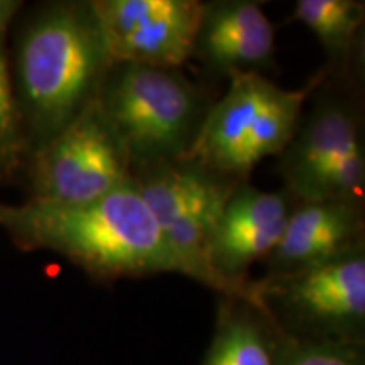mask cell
I'll use <instances>...</instances> for the list:
<instances>
[{"label": "cell", "instance_id": "1", "mask_svg": "<svg viewBox=\"0 0 365 365\" xmlns=\"http://www.w3.org/2000/svg\"><path fill=\"white\" fill-rule=\"evenodd\" d=\"M0 225L24 249L65 255L98 281L180 272L132 181L81 205H0Z\"/></svg>", "mask_w": 365, "mask_h": 365}, {"label": "cell", "instance_id": "2", "mask_svg": "<svg viewBox=\"0 0 365 365\" xmlns=\"http://www.w3.org/2000/svg\"><path fill=\"white\" fill-rule=\"evenodd\" d=\"M112 65L90 0L49 4L26 26L14 91L31 149L48 144L97 100Z\"/></svg>", "mask_w": 365, "mask_h": 365}, {"label": "cell", "instance_id": "3", "mask_svg": "<svg viewBox=\"0 0 365 365\" xmlns=\"http://www.w3.org/2000/svg\"><path fill=\"white\" fill-rule=\"evenodd\" d=\"M95 105L132 175L188 156L212 103L180 70L113 63Z\"/></svg>", "mask_w": 365, "mask_h": 365}, {"label": "cell", "instance_id": "4", "mask_svg": "<svg viewBox=\"0 0 365 365\" xmlns=\"http://www.w3.org/2000/svg\"><path fill=\"white\" fill-rule=\"evenodd\" d=\"M319 71L296 90L277 86L259 73L228 80L225 95L210 105L188 156L235 181H249L262 159L281 156L298 129L304 102L327 78Z\"/></svg>", "mask_w": 365, "mask_h": 365}, {"label": "cell", "instance_id": "5", "mask_svg": "<svg viewBox=\"0 0 365 365\" xmlns=\"http://www.w3.org/2000/svg\"><path fill=\"white\" fill-rule=\"evenodd\" d=\"M247 299L287 339L365 345V242L318 266L250 281Z\"/></svg>", "mask_w": 365, "mask_h": 365}, {"label": "cell", "instance_id": "6", "mask_svg": "<svg viewBox=\"0 0 365 365\" xmlns=\"http://www.w3.org/2000/svg\"><path fill=\"white\" fill-rule=\"evenodd\" d=\"M130 181L182 276L225 296V286L210 267L208 247L227 200L242 181L218 175L191 158L135 171Z\"/></svg>", "mask_w": 365, "mask_h": 365}, {"label": "cell", "instance_id": "7", "mask_svg": "<svg viewBox=\"0 0 365 365\" xmlns=\"http://www.w3.org/2000/svg\"><path fill=\"white\" fill-rule=\"evenodd\" d=\"M277 171L294 203L364 202L365 145L350 100L331 91L319 95L281 153Z\"/></svg>", "mask_w": 365, "mask_h": 365}, {"label": "cell", "instance_id": "8", "mask_svg": "<svg viewBox=\"0 0 365 365\" xmlns=\"http://www.w3.org/2000/svg\"><path fill=\"white\" fill-rule=\"evenodd\" d=\"M130 180V166L95 102L65 130L33 150V202L81 205Z\"/></svg>", "mask_w": 365, "mask_h": 365}, {"label": "cell", "instance_id": "9", "mask_svg": "<svg viewBox=\"0 0 365 365\" xmlns=\"http://www.w3.org/2000/svg\"><path fill=\"white\" fill-rule=\"evenodd\" d=\"M112 63L180 70L193 58L200 0H90Z\"/></svg>", "mask_w": 365, "mask_h": 365}, {"label": "cell", "instance_id": "10", "mask_svg": "<svg viewBox=\"0 0 365 365\" xmlns=\"http://www.w3.org/2000/svg\"><path fill=\"white\" fill-rule=\"evenodd\" d=\"M284 190L262 191L242 181L227 200L208 247L210 267L230 298H249V269L266 259L294 210Z\"/></svg>", "mask_w": 365, "mask_h": 365}, {"label": "cell", "instance_id": "11", "mask_svg": "<svg viewBox=\"0 0 365 365\" xmlns=\"http://www.w3.org/2000/svg\"><path fill=\"white\" fill-rule=\"evenodd\" d=\"M276 31L254 0L202 2L193 58L210 78L264 75L274 66Z\"/></svg>", "mask_w": 365, "mask_h": 365}, {"label": "cell", "instance_id": "12", "mask_svg": "<svg viewBox=\"0 0 365 365\" xmlns=\"http://www.w3.org/2000/svg\"><path fill=\"white\" fill-rule=\"evenodd\" d=\"M365 242L364 202L296 203L284 234L266 257L262 277L284 276L323 264Z\"/></svg>", "mask_w": 365, "mask_h": 365}, {"label": "cell", "instance_id": "13", "mask_svg": "<svg viewBox=\"0 0 365 365\" xmlns=\"http://www.w3.org/2000/svg\"><path fill=\"white\" fill-rule=\"evenodd\" d=\"M276 330L249 299L223 296L203 365H272Z\"/></svg>", "mask_w": 365, "mask_h": 365}, {"label": "cell", "instance_id": "14", "mask_svg": "<svg viewBox=\"0 0 365 365\" xmlns=\"http://www.w3.org/2000/svg\"><path fill=\"white\" fill-rule=\"evenodd\" d=\"M293 19L314 34L331 65L345 66L365 21L362 0H298Z\"/></svg>", "mask_w": 365, "mask_h": 365}, {"label": "cell", "instance_id": "15", "mask_svg": "<svg viewBox=\"0 0 365 365\" xmlns=\"http://www.w3.org/2000/svg\"><path fill=\"white\" fill-rule=\"evenodd\" d=\"M272 365H365V345L301 341L276 331Z\"/></svg>", "mask_w": 365, "mask_h": 365}, {"label": "cell", "instance_id": "16", "mask_svg": "<svg viewBox=\"0 0 365 365\" xmlns=\"http://www.w3.org/2000/svg\"><path fill=\"white\" fill-rule=\"evenodd\" d=\"M27 143L4 46H0V173L19 166Z\"/></svg>", "mask_w": 365, "mask_h": 365}, {"label": "cell", "instance_id": "17", "mask_svg": "<svg viewBox=\"0 0 365 365\" xmlns=\"http://www.w3.org/2000/svg\"><path fill=\"white\" fill-rule=\"evenodd\" d=\"M21 6L19 0H0V46L6 44L7 29Z\"/></svg>", "mask_w": 365, "mask_h": 365}]
</instances>
